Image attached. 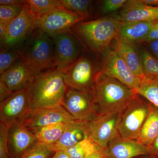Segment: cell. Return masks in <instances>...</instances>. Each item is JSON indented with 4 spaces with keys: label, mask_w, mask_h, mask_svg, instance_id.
Returning a JSON list of instances; mask_svg holds the SVG:
<instances>
[{
    "label": "cell",
    "mask_w": 158,
    "mask_h": 158,
    "mask_svg": "<svg viewBox=\"0 0 158 158\" xmlns=\"http://www.w3.org/2000/svg\"><path fill=\"white\" fill-rule=\"evenodd\" d=\"M91 92L97 115L122 110L138 94L118 80L99 73Z\"/></svg>",
    "instance_id": "1"
},
{
    "label": "cell",
    "mask_w": 158,
    "mask_h": 158,
    "mask_svg": "<svg viewBox=\"0 0 158 158\" xmlns=\"http://www.w3.org/2000/svg\"><path fill=\"white\" fill-rule=\"evenodd\" d=\"M67 88L63 73L56 68L36 75L27 88L31 109L62 106Z\"/></svg>",
    "instance_id": "2"
},
{
    "label": "cell",
    "mask_w": 158,
    "mask_h": 158,
    "mask_svg": "<svg viewBox=\"0 0 158 158\" xmlns=\"http://www.w3.org/2000/svg\"><path fill=\"white\" fill-rule=\"evenodd\" d=\"M121 24L118 18L102 17L78 23L71 31L86 48L99 54L107 50L118 36Z\"/></svg>",
    "instance_id": "3"
},
{
    "label": "cell",
    "mask_w": 158,
    "mask_h": 158,
    "mask_svg": "<svg viewBox=\"0 0 158 158\" xmlns=\"http://www.w3.org/2000/svg\"><path fill=\"white\" fill-rule=\"evenodd\" d=\"M18 49L21 59L35 75L56 68L53 40L42 31L36 29Z\"/></svg>",
    "instance_id": "4"
},
{
    "label": "cell",
    "mask_w": 158,
    "mask_h": 158,
    "mask_svg": "<svg viewBox=\"0 0 158 158\" xmlns=\"http://www.w3.org/2000/svg\"><path fill=\"white\" fill-rule=\"evenodd\" d=\"M151 103L138 94L121 111L118 132L122 138L137 140L150 110Z\"/></svg>",
    "instance_id": "5"
},
{
    "label": "cell",
    "mask_w": 158,
    "mask_h": 158,
    "mask_svg": "<svg viewBox=\"0 0 158 158\" xmlns=\"http://www.w3.org/2000/svg\"><path fill=\"white\" fill-rule=\"evenodd\" d=\"M99 71L94 59L88 55L82 54L62 73L69 88L91 92Z\"/></svg>",
    "instance_id": "6"
},
{
    "label": "cell",
    "mask_w": 158,
    "mask_h": 158,
    "mask_svg": "<svg viewBox=\"0 0 158 158\" xmlns=\"http://www.w3.org/2000/svg\"><path fill=\"white\" fill-rule=\"evenodd\" d=\"M37 18L25 5L18 16L9 24L6 34L1 40V47L19 48L37 29Z\"/></svg>",
    "instance_id": "7"
},
{
    "label": "cell",
    "mask_w": 158,
    "mask_h": 158,
    "mask_svg": "<svg viewBox=\"0 0 158 158\" xmlns=\"http://www.w3.org/2000/svg\"><path fill=\"white\" fill-rule=\"evenodd\" d=\"M122 110L97 115L87 121L88 138L106 149L113 139L119 136L118 127Z\"/></svg>",
    "instance_id": "8"
},
{
    "label": "cell",
    "mask_w": 158,
    "mask_h": 158,
    "mask_svg": "<svg viewBox=\"0 0 158 158\" xmlns=\"http://www.w3.org/2000/svg\"><path fill=\"white\" fill-rule=\"evenodd\" d=\"M51 37L55 47L56 69L63 73L81 55L84 45L71 30Z\"/></svg>",
    "instance_id": "9"
},
{
    "label": "cell",
    "mask_w": 158,
    "mask_h": 158,
    "mask_svg": "<svg viewBox=\"0 0 158 158\" xmlns=\"http://www.w3.org/2000/svg\"><path fill=\"white\" fill-rule=\"evenodd\" d=\"M74 120L76 119L60 106L54 108L30 109L19 122L32 131L49 125L67 123Z\"/></svg>",
    "instance_id": "10"
},
{
    "label": "cell",
    "mask_w": 158,
    "mask_h": 158,
    "mask_svg": "<svg viewBox=\"0 0 158 158\" xmlns=\"http://www.w3.org/2000/svg\"><path fill=\"white\" fill-rule=\"evenodd\" d=\"M84 20L73 11L59 9L37 18L36 27L37 30L52 37L70 31L75 25Z\"/></svg>",
    "instance_id": "11"
},
{
    "label": "cell",
    "mask_w": 158,
    "mask_h": 158,
    "mask_svg": "<svg viewBox=\"0 0 158 158\" xmlns=\"http://www.w3.org/2000/svg\"><path fill=\"white\" fill-rule=\"evenodd\" d=\"M62 106L76 120L88 121L97 115L92 92L68 87Z\"/></svg>",
    "instance_id": "12"
},
{
    "label": "cell",
    "mask_w": 158,
    "mask_h": 158,
    "mask_svg": "<svg viewBox=\"0 0 158 158\" xmlns=\"http://www.w3.org/2000/svg\"><path fill=\"white\" fill-rule=\"evenodd\" d=\"M100 74L118 80L135 90L140 78L135 76L115 49L109 50L102 62Z\"/></svg>",
    "instance_id": "13"
},
{
    "label": "cell",
    "mask_w": 158,
    "mask_h": 158,
    "mask_svg": "<svg viewBox=\"0 0 158 158\" xmlns=\"http://www.w3.org/2000/svg\"><path fill=\"white\" fill-rule=\"evenodd\" d=\"M31 109L27 89L13 92L0 103V121L7 128L19 122Z\"/></svg>",
    "instance_id": "14"
},
{
    "label": "cell",
    "mask_w": 158,
    "mask_h": 158,
    "mask_svg": "<svg viewBox=\"0 0 158 158\" xmlns=\"http://www.w3.org/2000/svg\"><path fill=\"white\" fill-rule=\"evenodd\" d=\"M37 137L19 122L9 128L7 137L11 158H20L38 142Z\"/></svg>",
    "instance_id": "15"
},
{
    "label": "cell",
    "mask_w": 158,
    "mask_h": 158,
    "mask_svg": "<svg viewBox=\"0 0 158 158\" xmlns=\"http://www.w3.org/2000/svg\"><path fill=\"white\" fill-rule=\"evenodd\" d=\"M35 76L21 59L1 75L0 81L3 82L10 90L14 92L27 89Z\"/></svg>",
    "instance_id": "16"
},
{
    "label": "cell",
    "mask_w": 158,
    "mask_h": 158,
    "mask_svg": "<svg viewBox=\"0 0 158 158\" xmlns=\"http://www.w3.org/2000/svg\"><path fill=\"white\" fill-rule=\"evenodd\" d=\"M108 158H134L149 156L148 148L136 140L120 136L113 139L106 148Z\"/></svg>",
    "instance_id": "17"
},
{
    "label": "cell",
    "mask_w": 158,
    "mask_h": 158,
    "mask_svg": "<svg viewBox=\"0 0 158 158\" xmlns=\"http://www.w3.org/2000/svg\"><path fill=\"white\" fill-rule=\"evenodd\" d=\"M88 138L87 121L74 120L69 123L60 139L48 147L54 152L65 151Z\"/></svg>",
    "instance_id": "18"
},
{
    "label": "cell",
    "mask_w": 158,
    "mask_h": 158,
    "mask_svg": "<svg viewBox=\"0 0 158 158\" xmlns=\"http://www.w3.org/2000/svg\"><path fill=\"white\" fill-rule=\"evenodd\" d=\"M114 40V49L127 64L133 73L140 78L145 77L142 71L141 59L136 44L124 40L118 36Z\"/></svg>",
    "instance_id": "19"
},
{
    "label": "cell",
    "mask_w": 158,
    "mask_h": 158,
    "mask_svg": "<svg viewBox=\"0 0 158 158\" xmlns=\"http://www.w3.org/2000/svg\"><path fill=\"white\" fill-rule=\"evenodd\" d=\"M118 19L121 23L157 21L158 7L125 4Z\"/></svg>",
    "instance_id": "20"
},
{
    "label": "cell",
    "mask_w": 158,
    "mask_h": 158,
    "mask_svg": "<svg viewBox=\"0 0 158 158\" xmlns=\"http://www.w3.org/2000/svg\"><path fill=\"white\" fill-rule=\"evenodd\" d=\"M156 21L121 23L118 36L122 39L139 43L147 36Z\"/></svg>",
    "instance_id": "21"
},
{
    "label": "cell",
    "mask_w": 158,
    "mask_h": 158,
    "mask_svg": "<svg viewBox=\"0 0 158 158\" xmlns=\"http://www.w3.org/2000/svg\"><path fill=\"white\" fill-rule=\"evenodd\" d=\"M158 136V108L151 103L149 114L136 140L148 147Z\"/></svg>",
    "instance_id": "22"
},
{
    "label": "cell",
    "mask_w": 158,
    "mask_h": 158,
    "mask_svg": "<svg viewBox=\"0 0 158 158\" xmlns=\"http://www.w3.org/2000/svg\"><path fill=\"white\" fill-rule=\"evenodd\" d=\"M68 123H54L31 132L36 136L38 142L47 144H52L60 139Z\"/></svg>",
    "instance_id": "23"
},
{
    "label": "cell",
    "mask_w": 158,
    "mask_h": 158,
    "mask_svg": "<svg viewBox=\"0 0 158 158\" xmlns=\"http://www.w3.org/2000/svg\"><path fill=\"white\" fill-rule=\"evenodd\" d=\"M135 91L158 108V78L150 79L145 77L141 78Z\"/></svg>",
    "instance_id": "24"
},
{
    "label": "cell",
    "mask_w": 158,
    "mask_h": 158,
    "mask_svg": "<svg viewBox=\"0 0 158 158\" xmlns=\"http://www.w3.org/2000/svg\"><path fill=\"white\" fill-rule=\"evenodd\" d=\"M26 5L37 18L59 9H64L59 0H27Z\"/></svg>",
    "instance_id": "25"
},
{
    "label": "cell",
    "mask_w": 158,
    "mask_h": 158,
    "mask_svg": "<svg viewBox=\"0 0 158 158\" xmlns=\"http://www.w3.org/2000/svg\"><path fill=\"white\" fill-rule=\"evenodd\" d=\"M65 9L78 15L84 20L92 16L93 1L89 0H59Z\"/></svg>",
    "instance_id": "26"
},
{
    "label": "cell",
    "mask_w": 158,
    "mask_h": 158,
    "mask_svg": "<svg viewBox=\"0 0 158 158\" xmlns=\"http://www.w3.org/2000/svg\"><path fill=\"white\" fill-rule=\"evenodd\" d=\"M138 52L144 76L148 78H157L158 59L146 48H141Z\"/></svg>",
    "instance_id": "27"
},
{
    "label": "cell",
    "mask_w": 158,
    "mask_h": 158,
    "mask_svg": "<svg viewBox=\"0 0 158 158\" xmlns=\"http://www.w3.org/2000/svg\"><path fill=\"white\" fill-rule=\"evenodd\" d=\"M97 145L88 138L64 151L69 158H85L94 151Z\"/></svg>",
    "instance_id": "28"
},
{
    "label": "cell",
    "mask_w": 158,
    "mask_h": 158,
    "mask_svg": "<svg viewBox=\"0 0 158 158\" xmlns=\"http://www.w3.org/2000/svg\"><path fill=\"white\" fill-rule=\"evenodd\" d=\"M21 59L18 49L1 48L0 52V74H2L15 63Z\"/></svg>",
    "instance_id": "29"
},
{
    "label": "cell",
    "mask_w": 158,
    "mask_h": 158,
    "mask_svg": "<svg viewBox=\"0 0 158 158\" xmlns=\"http://www.w3.org/2000/svg\"><path fill=\"white\" fill-rule=\"evenodd\" d=\"M54 153L48 144L38 142L20 158H49Z\"/></svg>",
    "instance_id": "30"
},
{
    "label": "cell",
    "mask_w": 158,
    "mask_h": 158,
    "mask_svg": "<svg viewBox=\"0 0 158 158\" xmlns=\"http://www.w3.org/2000/svg\"><path fill=\"white\" fill-rule=\"evenodd\" d=\"M23 6L0 5V23L9 25L18 16Z\"/></svg>",
    "instance_id": "31"
},
{
    "label": "cell",
    "mask_w": 158,
    "mask_h": 158,
    "mask_svg": "<svg viewBox=\"0 0 158 158\" xmlns=\"http://www.w3.org/2000/svg\"><path fill=\"white\" fill-rule=\"evenodd\" d=\"M8 129L0 123V158H11L7 144Z\"/></svg>",
    "instance_id": "32"
},
{
    "label": "cell",
    "mask_w": 158,
    "mask_h": 158,
    "mask_svg": "<svg viewBox=\"0 0 158 158\" xmlns=\"http://www.w3.org/2000/svg\"><path fill=\"white\" fill-rule=\"evenodd\" d=\"M126 0H105L102 3V11L104 14H108L124 7Z\"/></svg>",
    "instance_id": "33"
},
{
    "label": "cell",
    "mask_w": 158,
    "mask_h": 158,
    "mask_svg": "<svg viewBox=\"0 0 158 158\" xmlns=\"http://www.w3.org/2000/svg\"><path fill=\"white\" fill-rule=\"evenodd\" d=\"M157 40H158V20L155 22L148 34L141 43L146 44Z\"/></svg>",
    "instance_id": "34"
},
{
    "label": "cell",
    "mask_w": 158,
    "mask_h": 158,
    "mask_svg": "<svg viewBox=\"0 0 158 158\" xmlns=\"http://www.w3.org/2000/svg\"><path fill=\"white\" fill-rule=\"evenodd\" d=\"M85 158H108V156L106 149L97 144L94 151Z\"/></svg>",
    "instance_id": "35"
},
{
    "label": "cell",
    "mask_w": 158,
    "mask_h": 158,
    "mask_svg": "<svg viewBox=\"0 0 158 158\" xmlns=\"http://www.w3.org/2000/svg\"><path fill=\"white\" fill-rule=\"evenodd\" d=\"M13 93L5 84L0 81V102L8 98Z\"/></svg>",
    "instance_id": "36"
},
{
    "label": "cell",
    "mask_w": 158,
    "mask_h": 158,
    "mask_svg": "<svg viewBox=\"0 0 158 158\" xmlns=\"http://www.w3.org/2000/svg\"><path fill=\"white\" fill-rule=\"evenodd\" d=\"M127 5H142L158 7V0H131L127 1Z\"/></svg>",
    "instance_id": "37"
},
{
    "label": "cell",
    "mask_w": 158,
    "mask_h": 158,
    "mask_svg": "<svg viewBox=\"0 0 158 158\" xmlns=\"http://www.w3.org/2000/svg\"><path fill=\"white\" fill-rule=\"evenodd\" d=\"M147 147L149 150L150 156L155 158H158V136Z\"/></svg>",
    "instance_id": "38"
},
{
    "label": "cell",
    "mask_w": 158,
    "mask_h": 158,
    "mask_svg": "<svg viewBox=\"0 0 158 158\" xmlns=\"http://www.w3.org/2000/svg\"><path fill=\"white\" fill-rule=\"evenodd\" d=\"M26 2V1L23 0H1L0 5L23 6Z\"/></svg>",
    "instance_id": "39"
},
{
    "label": "cell",
    "mask_w": 158,
    "mask_h": 158,
    "mask_svg": "<svg viewBox=\"0 0 158 158\" xmlns=\"http://www.w3.org/2000/svg\"><path fill=\"white\" fill-rule=\"evenodd\" d=\"M146 44L151 52L158 59V40Z\"/></svg>",
    "instance_id": "40"
},
{
    "label": "cell",
    "mask_w": 158,
    "mask_h": 158,
    "mask_svg": "<svg viewBox=\"0 0 158 158\" xmlns=\"http://www.w3.org/2000/svg\"><path fill=\"white\" fill-rule=\"evenodd\" d=\"M52 158H69L64 151L56 152Z\"/></svg>",
    "instance_id": "41"
},
{
    "label": "cell",
    "mask_w": 158,
    "mask_h": 158,
    "mask_svg": "<svg viewBox=\"0 0 158 158\" xmlns=\"http://www.w3.org/2000/svg\"><path fill=\"white\" fill-rule=\"evenodd\" d=\"M8 26L5 24L0 23V40H1L3 39L4 35L6 34Z\"/></svg>",
    "instance_id": "42"
},
{
    "label": "cell",
    "mask_w": 158,
    "mask_h": 158,
    "mask_svg": "<svg viewBox=\"0 0 158 158\" xmlns=\"http://www.w3.org/2000/svg\"><path fill=\"white\" fill-rule=\"evenodd\" d=\"M152 158H155L153 157L152 156Z\"/></svg>",
    "instance_id": "43"
}]
</instances>
